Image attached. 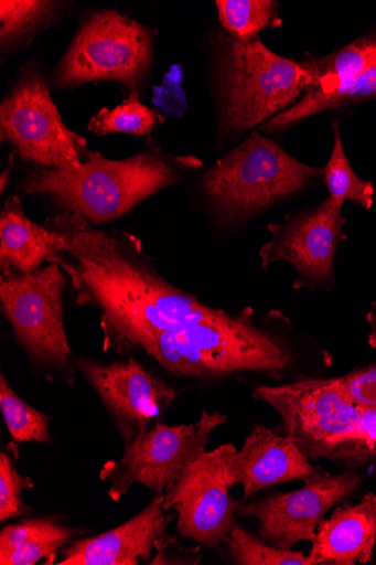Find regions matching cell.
<instances>
[{"label": "cell", "instance_id": "6da1fadb", "mask_svg": "<svg viewBox=\"0 0 376 565\" xmlns=\"http://www.w3.org/2000/svg\"><path fill=\"white\" fill-rule=\"evenodd\" d=\"M56 227L61 246L49 263L63 269L78 302L100 312L104 350L142 348L158 334L222 312L161 277L135 236L93 230L76 214L62 217Z\"/></svg>", "mask_w": 376, "mask_h": 565}, {"label": "cell", "instance_id": "7a4b0ae2", "mask_svg": "<svg viewBox=\"0 0 376 565\" xmlns=\"http://www.w3.org/2000/svg\"><path fill=\"white\" fill-rule=\"evenodd\" d=\"M201 166L194 158L173 159L157 152L122 161L89 152L78 169L35 171L23 184V192L50 196L71 214L101 224L123 216L139 202Z\"/></svg>", "mask_w": 376, "mask_h": 565}, {"label": "cell", "instance_id": "3957f363", "mask_svg": "<svg viewBox=\"0 0 376 565\" xmlns=\"http://www.w3.org/2000/svg\"><path fill=\"white\" fill-rule=\"evenodd\" d=\"M251 315V310L236 317L222 311L203 322L158 334L142 349L180 377L258 372L280 379L292 356L276 337L254 324Z\"/></svg>", "mask_w": 376, "mask_h": 565}, {"label": "cell", "instance_id": "277c9868", "mask_svg": "<svg viewBox=\"0 0 376 565\" xmlns=\"http://www.w3.org/2000/svg\"><path fill=\"white\" fill-rule=\"evenodd\" d=\"M322 170L297 161L258 132L229 151L202 180L214 212L226 223L254 217L312 183Z\"/></svg>", "mask_w": 376, "mask_h": 565}, {"label": "cell", "instance_id": "5b68a950", "mask_svg": "<svg viewBox=\"0 0 376 565\" xmlns=\"http://www.w3.org/2000/svg\"><path fill=\"white\" fill-rule=\"evenodd\" d=\"M24 275L3 277L0 282L2 310L19 343L32 363L44 371L64 376L73 383L63 297L68 278L53 263Z\"/></svg>", "mask_w": 376, "mask_h": 565}, {"label": "cell", "instance_id": "8992f818", "mask_svg": "<svg viewBox=\"0 0 376 565\" xmlns=\"http://www.w3.org/2000/svg\"><path fill=\"white\" fill-rule=\"evenodd\" d=\"M226 125L245 131L290 109L311 84L309 72L259 40L233 41L223 75Z\"/></svg>", "mask_w": 376, "mask_h": 565}, {"label": "cell", "instance_id": "52a82bcc", "mask_svg": "<svg viewBox=\"0 0 376 565\" xmlns=\"http://www.w3.org/2000/svg\"><path fill=\"white\" fill-rule=\"evenodd\" d=\"M254 397L277 411L287 436L309 459H341L362 411L340 379L261 386Z\"/></svg>", "mask_w": 376, "mask_h": 565}, {"label": "cell", "instance_id": "ba28073f", "mask_svg": "<svg viewBox=\"0 0 376 565\" xmlns=\"http://www.w3.org/2000/svg\"><path fill=\"white\" fill-rule=\"evenodd\" d=\"M226 420L219 413L203 411L197 423L189 426L157 424L126 446L119 460L107 461L99 479L111 482L109 497L116 502L136 484L157 494L165 493L192 461L205 452L212 431Z\"/></svg>", "mask_w": 376, "mask_h": 565}, {"label": "cell", "instance_id": "9c48e42d", "mask_svg": "<svg viewBox=\"0 0 376 565\" xmlns=\"http://www.w3.org/2000/svg\"><path fill=\"white\" fill-rule=\"evenodd\" d=\"M0 128L23 160L46 169H78L89 153L85 138L67 128L35 72L21 76L3 100Z\"/></svg>", "mask_w": 376, "mask_h": 565}, {"label": "cell", "instance_id": "30bf717a", "mask_svg": "<svg viewBox=\"0 0 376 565\" xmlns=\"http://www.w3.org/2000/svg\"><path fill=\"white\" fill-rule=\"evenodd\" d=\"M151 38L137 21L106 11L82 26L56 73L60 87L117 81L136 87L149 68Z\"/></svg>", "mask_w": 376, "mask_h": 565}, {"label": "cell", "instance_id": "8fae6325", "mask_svg": "<svg viewBox=\"0 0 376 565\" xmlns=\"http://www.w3.org/2000/svg\"><path fill=\"white\" fill-rule=\"evenodd\" d=\"M219 448L205 451L165 491L163 507L175 509L179 533L210 548L219 547L232 529L239 502L229 494Z\"/></svg>", "mask_w": 376, "mask_h": 565}, {"label": "cell", "instance_id": "7c38bea8", "mask_svg": "<svg viewBox=\"0 0 376 565\" xmlns=\"http://www.w3.org/2000/svg\"><path fill=\"white\" fill-rule=\"evenodd\" d=\"M343 203L329 198L314 210L268 225L273 237L259 250L264 269L279 262L294 267V287L329 281L334 275L335 253L345 238Z\"/></svg>", "mask_w": 376, "mask_h": 565}, {"label": "cell", "instance_id": "4fadbf2b", "mask_svg": "<svg viewBox=\"0 0 376 565\" xmlns=\"http://www.w3.org/2000/svg\"><path fill=\"white\" fill-rule=\"evenodd\" d=\"M73 363L109 411L126 446L149 431L176 397L174 388L132 356L112 364L73 356Z\"/></svg>", "mask_w": 376, "mask_h": 565}, {"label": "cell", "instance_id": "5bb4252c", "mask_svg": "<svg viewBox=\"0 0 376 565\" xmlns=\"http://www.w3.org/2000/svg\"><path fill=\"white\" fill-rule=\"evenodd\" d=\"M358 476L345 473L307 482L299 490L239 505L237 515L259 522V536L278 548L291 550L311 541L326 512L359 484Z\"/></svg>", "mask_w": 376, "mask_h": 565}, {"label": "cell", "instance_id": "9a60e30c", "mask_svg": "<svg viewBox=\"0 0 376 565\" xmlns=\"http://www.w3.org/2000/svg\"><path fill=\"white\" fill-rule=\"evenodd\" d=\"M225 478L229 486H241L246 497L276 484L302 480L305 483L329 473L310 465L309 458L288 437L256 426L240 450L219 447Z\"/></svg>", "mask_w": 376, "mask_h": 565}, {"label": "cell", "instance_id": "2e32d148", "mask_svg": "<svg viewBox=\"0 0 376 565\" xmlns=\"http://www.w3.org/2000/svg\"><path fill=\"white\" fill-rule=\"evenodd\" d=\"M165 494L159 493L138 515L123 525L94 537L69 544L60 565H138L149 562L155 542L166 534L174 513L163 507Z\"/></svg>", "mask_w": 376, "mask_h": 565}, {"label": "cell", "instance_id": "e0dca14e", "mask_svg": "<svg viewBox=\"0 0 376 565\" xmlns=\"http://www.w3.org/2000/svg\"><path fill=\"white\" fill-rule=\"evenodd\" d=\"M309 556L315 564L354 565L372 559L376 544V493L344 505L318 526Z\"/></svg>", "mask_w": 376, "mask_h": 565}, {"label": "cell", "instance_id": "ac0fdd59", "mask_svg": "<svg viewBox=\"0 0 376 565\" xmlns=\"http://www.w3.org/2000/svg\"><path fill=\"white\" fill-rule=\"evenodd\" d=\"M62 234L31 222L19 196L7 201L0 217V264L3 277L31 274L60 250Z\"/></svg>", "mask_w": 376, "mask_h": 565}, {"label": "cell", "instance_id": "d6986e66", "mask_svg": "<svg viewBox=\"0 0 376 565\" xmlns=\"http://www.w3.org/2000/svg\"><path fill=\"white\" fill-rule=\"evenodd\" d=\"M75 532L53 519L24 520L0 532V564H52Z\"/></svg>", "mask_w": 376, "mask_h": 565}, {"label": "cell", "instance_id": "ffe728a7", "mask_svg": "<svg viewBox=\"0 0 376 565\" xmlns=\"http://www.w3.org/2000/svg\"><path fill=\"white\" fill-rule=\"evenodd\" d=\"M372 97H376V65L341 82L327 94H304L290 109L264 124L261 130L279 132L319 113Z\"/></svg>", "mask_w": 376, "mask_h": 565}, {"label": "cell", "instance_id": "44dd1931", "mask_svg": "<svg viewBox=\"0 0 376 565\" xmlns=\"http://www.w3.org/2000/svg\"><path fill=\"white\" fill-rule=\"evenodd\" d=\"M376 65V33L359 39L337 53L302 64L311 76L305 94H327L341 82Z\"/></svg>", "mask_w": 376, "mask_h": 565}, {"label": "cell", "instance_id": "7402d4cb", "mask_svg": "<svg viewBox=\"0 0 376 565\" xmlns=\"http://www.w3.org/2000/svg\"><path fill=\"white\" fill-rule=\"evenodd\" d=\"M334 137L331 160L322 170V177H324L331 193L330 198L343 204L347 200L354 201L363 209L369 210L373 204L374 188L370 182L358 179L353 172L337 125H334Z\"/></svg>", "mask_w": 376, "mask_h": 565}, {"label": "cell", "instance_id": "603a6c76", "mask_svg": "<svg viewBox=\"0 0 376 565\" xmlns=\"http://www.w3.org/2000/svg\"><path fill=\"white\" fill-rule=\"evenodd\" d=\"M0 409L12 438L18 443H45L50 439L49 418L23 401L0 375Z\"/></svg>", "mask_w": 376, "mask_h": 565}, {"label": "cell", "instance_id": "cb8c5ba5", "mask_svg": "<svg viewBox=\"0 0 376 565\" xmlns=\"http://www.w3.org/2000/svg\"><path fill=\"white\" fill-rule=\"evenodd\" d=\"M223 26L235 41L249 43L275 19L277 3L270 0H218L216 2Z\"/></svg>", "mask_w": 376, "mask_h": 565}, {"label": "cell", "instance_id": "d4e9b609", "mask_svg": "<svg viewBox=\"0 0 376 565\" xmlns=\"http://www.w3.org/2000/svg\"><path fill=\"white\" fill-rule=\"evenodd\" d=\"M224 543L234 562L240 565H314L309 555L278 548L248 534L237 524Z\"/></svg>", "mask_w": 376, "mask_h": 565}, {"label": "cell", "instance_id": "484cf974", "mask_svg": "<svg viewBox=\"0 0 376 565\" xmlns=\"http://www.w3.org/2000/svg\"><path fill=\"white\" fill-rule=\"evenodd\" d=\"M159 120L164 119L142 105L135 93L116 109H101L92 119L88 129L96 135L125 132L143 136L150 134Z\"/></svg>", "mask_w": 376, "mask_h": 565}, {"label": "cell", "instance_id": "4316f807", "mask_svg": "<svg viewBox=\"0 0 376 565\" xmlns=\"http://www.w3.org/2000/svg\"><path fill=\"white\" fill-rule=\"evenodd\" d=\"M56 3L42 0H2L0 2V39L7 45L29 34L47 21Z\"/></svg>", "mask_w": 376, "mask_h": 565}, {"label": "cell", "instance_id": "83f0119b", "mask_svg": "<svg viewBox=\"0 0 376 565\" xmlns=\"http://www.w3.org/2000/svg\"><path fill=\"white\" fill-rule=\"evenodd\" d=\"M33 488L32 480L18 472L10 456L0 455V522L21 518L31 511L22 501V492Z\"/></svg>", "mask_w": 376, "mask_h": 565}, {"label": "cell", "instance_id": "f1b7e54d", "mask_svg": "<svg viewBox=\"0 0 376 565\" xmlns=\"http://www.w3.org/2000/svg\"><path fill=\"white\" fill-rule=\"evenodd\" d=\"M376 457V408L362 407L356 430L341 459L364 463Z\"/></svg>", "mask_w": 376, "mask_h": 565}, {"label": "cell", "instance_id": "f546056e", "mask_svg": "<svg viewBox=\"0 0 376 565\" xmlns=\"http://www.w3.org/2000/svg\"><path fill=\"white\" fill-rule=\"evenodd\" d=\"M340 380L358 406L376 408V363Z\"/></svg>", "mask_w": 376, "mask_h": 565}, {"label": "cell", "instance_id": "4dcf8cb0", "mask_svg": "<svg viewBox=\"0 0 376 565\" xmlns=\"http://www.w3.org/2000/svg\"><path fill=\"white\" fill-rule=\"evenodd\" d=\"M367 322L370 326V333L368 337V343L372 348L376 349V301L372 305V310L367 315Z\"/></svg>", "mask_w": 376, "mask_h": 565}, {"label": "cell", "instance_id": "1f68e13d", "mask_svg": "<svg viewBox=\"0 0 376 565\" xmlns=\"http://www.w3.org/2000/svg\"><path fill=\"white\" fill-rule=\"evenodd\" d=\"M14 167V159L13 156L10 159V163L6 171L2 173V177H0V185H2V193H4L6 186L9 183V180L11 178V173Z\"/></svg>", "mask_w": 376, "mask_h": 565}]
</instances>
